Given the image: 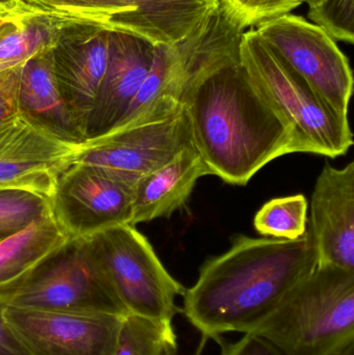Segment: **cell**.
<instances>
[{"label": "cell", "instance_id": "obj_1", "mask_svg": "<svg viewBox=\"0 0 354 355\" xmlns=\"http://www.w3.org/2000/svg\"><path fill=\"white\" fill-rule=\"evenodd\" d=\"M319 264L310 230L297 240L237 235L183 294L182 313L207 339L249 334Z\"/></svg>", "mask_w": 354, "mask_h": 355}, {"label": "cell", "instance_id": "obj_2", "mask_svg": "<svg viewBox=\"0 0 354 355\" xmlns=\"http://www.w3.org/2000/svg\"><path fill=\"white\" fill-rule=\"evenodd\" d=\"M193 147L210 175L245 186L276 158L306 153L290 126L261 97L240 62L214 71L180 100Z\"/></svg>", "mask_w": 354, "mask_h": 355}, {"label": "cell", "instance_id": "obj_3", "mask_svg": "<svg viewBox=\"0 0 354 355\" xmlns=\"http://www.w3.org/2000/svg\"><path fill=\"white\" fill-rule=\"evenodd\" d=\"M283 355H324L354 338V271L318 265L251 333Z\"/></svg>", "mask_w": 354, "mask_h": 355}, {"label": "cell", "instance_id": "obj_4", "mask_svg": "<svg viewBox=\"0 0 354 355\" xmlns=\"http://www.w3.org/2000/svg\"><path fill=\"white\" fill-rule=\"evenodd\" d=\"M239 62L258 93L294 131L306 153L336 158L353 145L348 119L341 118L262 41L245 31Z\"/></svg>", "mask_w": 354, "mask_h": 355}, {"label": "cell", "instance_id": "obj_5", "mask_svg": "<svg viewBox=\"0 0 354 355\" xmlns=\"http://www.w3.org/2000/svg\"><path fill=\"white\" fill-rule=\"evenodd\" d=\"M189 146L188 125L180 102L163 97L134 122L79 145L73 162L103 168L135 186Z\"/></svg>", "mask_w": 354, "mask_h": 355}, {"label": "cell", "instance_id": "obj_6", "mask_svg": "<svg viewBox=\"0 0 354 355\" xmlns=\"http://www.w3.org/2000/svg\"><path fill=\"white\" fill-rule=\"evenodd\" d=\"M127 313L172 322L185 288L166 270L149 240L130 225L89 238Z\"/></svg>", "mask_w": 354, "mask_h": 355}, {"label": "cell", "instance_id": "obj_7", "mask_svg": "<svg viewBox=\"0 0 354 355\" xmlns=\"http://www.w3.org/2000/svg\"><path fill=\"white\" fill-rule=\"evenodd\" d=\"M2 306L127 314L89 239H70Z\"/></svg>", "mask_w": 354, "mask_h": 355}, {"label": "cell", "instance_id": "obj_8", "mask_svg": "<svg viewBox=\"0 0 354 355\" xmlns=\"http://www.w3.org/2000/svg\"><path fill=\"white\" fill-rule=\"evenodd\" d=\"M245 29L220 0L218 8L186 37L155 46L149 74L137 98L151 104L163 97L180 102L183 94L214 71L239 62Z\"/></svg>", "mask_w": 354, "mask_h": 355}, {"label": "cell", "instance_id": "obj_9", "mask_svg": "<svg viewBox=\"0 0 354 355\" xmlns=\"http://www.w3.org/2000/svg\"><path fill=\"white\" fill-rule=\"evenodd\" d=\"M262 41L338 116L348 119L353 74L348 58L321 27L286 14L256 25Z\"/></svg>", "mask_w": 354, "mask_h": 355}, {"label": "cell", "instance_id": "obj_10", "mask_svg": "<svg viewBox=\"0 0 354 355\" xmlns=\"http://www.w3.org/2000/svg\"><path fill=\"white\" fill-rule=\"evenodd\" d=\"M218 4L220 0H52L45 8L158 46L186 37Z\"/></svg>", "mask_w": 354, "mask_h": 355}, {"label": "cell", "instance_id": "obj_11", "mask_svg": "<svg viewBox=\"0 0 354 355\" xmlns=\"http://www.w3.org/2000/svg\"><path fill=\"white\" fill-rule=\"evenodd\" d=\"M134 186L103 168L72 162L56 180L50 210L70 239H89L105 230L130 225Z\"/></svg>", "mask_w": 354, "mask_h": 355}, {"label": "cell", "instance_id": "obj_12", "mask_svg": "<svg viewBox=\"0 0 354 355\" xmlns=\"http://www.w3.org/2000/svg\"><path fill=\"white\" fill-rule=\"evenodd\" d=\"M124 315L3 306V318L28 355H114Z\"/></svg>", "mask_w": 354, "mask_h": 355}, {"label": "cell", "instance_id": "obj_13", "mask_svg": "<svg viewBox=\"0 0 354 355\" xmlns=\"http://www.w3.org/2000/svg\"><path fill=\"white\" fill-rule=\"evenodd\" d=\"M79 146L50 135L18 114L0 124V189H22L49 198Z\"/></svg>", "mask_w": 354, "mask_h": 355}, {"label": "cell", "instance_id": "obj_14", "mask_svg": "<svg viewBox=\"0 0 354 355\" xmlns=\"http://www.w3.org/2000/svg\"><path fill=\"white\" fill-rule=\"evenodd\" d=\"M310 232L318 265L354 271V162L342 168L326 164L311 200Z\"/></svg>", "mask_w": 354, "mask_h": 355}, {"label": "cell", "instance_id": "obj_15", "mask_svg": "<svg viewBox=\"0 0 354 355\" xmlns=\"http://www.w3.org/2000/svg\"><path fill=\"white\" fill-rule=\"evenodd\" d=\"M154 50L139 37L109 31L107 68L87 123V141L105 135L124 118L149 74Z\"/></svg>", "mask_w": 354, "mask_h": 355}, {"label": "cell", "instance_id": "obj_16", "mask_svg": "<svg viewBox=\"0 0 354 355\" xmlns=\"http://www.w3.org/2000/svg\"><path fill=\"white\" fill-rule=\"evenodd\" d=\"M109 31L97 29L54 48L55 73L69 112L87 141V126L107 68Z\"/></svg>", "mask_w": 354, "mask_h": 355}, {"label": "cell", "instance_id": "obj_17", "mask_svg": "<svg viewBox=\"0 0 354 355\" xmlns=\"http://www.w3.org/2000/svg\"><path fill=\"white\" fill-rule=\"evenodd\" d=\"M54 48L33 56L22 67L17 98L18 112L53 137L79 146L85 143V137L60 93Z\"/></svg>", "mask_w": 354, "mask_h": 355}, {"label": "cell", "instance_id": "obj_18", "mask_svg": "<svg viewBox=\"0 0 354 355\" xmlns=\"http://www.w3.org/2000/svg\"><path fill=\"white\" fill-rule=\"evenodd\" d=\"M209 175L193 145L185 148L135 184L131 225L170 217L186 204L197 182Z\"/></svg>", "mask_w": 354, "mask_h": 355}, {"label": "cell", "instance_id": "obj_19", "mask_svg": "<svg viewBox=\"0 0 354 355\" xmlns=\"http://www.w3.org/2000/svg\"><path fill=\"white\" fill-rule=\"evenodd\" d=\"M69 240L49 213L0 241V304L20 289Z\"/></svg>", "mask_w": 354, "mask_h": 355}, {"label": "cell", "instance_id": "obj_20", "mask_svg": "<svg viewBox=\"0 0 354 355\" xmlns=\"http://www.w3.org/2000/svg\"><path fill=\"white\" fill-rule=\"evenodd\" d=\"M53 15H35L22 26L0 37V73L23 66L33 56L57 45L62 23L54 21Z\"/></svg>", "mask_w": 354, "mask_h": 355}, {"label": "cell", "instance_id": "obj_21", "mask_svg": "<svg viewBox=\"0 0 354 355\" xmlns=\"http://www.w3.org/2000/svg\"><path fill=\"white\" fill-rule=\"evenodd\" d=\"M178 343L170 321L127 313L122 317L114 355H177Z\"/></svg>", "mask_w": 354, "mask_h": 355}, {"label": "cell", "instance_id": "obj_22", "mask_svg": "<svg viewBox=\"0 0 354 355\" xmlns=\"http://www.w3.org/2000/svg\"><path fill=\"white\" fill-rule=\"evenodd\" d=\"M308 200L303 194L268 200L258 211L254 227L260 235L297 240L308 230Z\"/></svg>", "mask_w": 354, "mask_h": 355}, {"label": "cell", "instance_id": "obj_23", "mask_svg": "<svg viewBox=\"0 0 354 355\" xmlns=\"http://www.w3.org/2000/svg\"><path fill=\"white\" fill-rule=\"evenodd\" d=\"M51 213L49 198L22 189H0V241Z\"/></svg>", "mask_w": 354, "mask_h": 355}, {"label": "cell", "instance_id": "obj_24", "mask_svg": "<svg viewBox=\"0 0 354 355\" xmlns=\"http://www.w3.org/2000/svg\"><path fill=\"white\" fill-rule=\"evenodd\" d=\"M308 16L335 41L353 44L354 0H320Z\"/></svg>", "mask_w": 354, "mask_h": 355}, {"label": "cell", "instance_id": "obj_25", "mask_svg": "<svg viewBox=\"0 0 354 355\" xmlns=\"http://www.w3.org/2000/svg\"><path fill=\"white\" fill-rule=\"evenodd\" d=\"M243 29L290 14L301 0H220Z\"/></svg>", "mask_w": 354, "mask_h": 355}, {"label": "cell", "instance_id": "obj_26", "mask_svg": "<svg viewBox=\"0 0 354 355\" xmlns=\"http://www.w3.org/2000/svg\"><path fill=\"white\" fill-rule=\"evenodd\" d=\"M214 341L220 348V355H283L269 342L255 334H245L240 340L229 342L222 337Z\"/></svg>", "mask_w": 354, "mask_h": 355}, {"label": "cell", "instance_id": "obj_27", "mask_svg": "<svg viewBox=\"0 0 354 355\" xmlns=\"http://www.w3.org/2000/svg\"><path fill=\"white\" fill-rule=\"evenodd\" d=\"M23 66L0 73V124L19 114L17 98Z\"/></svg>", "mask_w": 354, "mask_h": 355}, {"label": "cell", "instance_id": "obj_28", "mask_svg": "<svg viewBox=\"0 0 354 355\" xmlns=\"http://www.w3.org/2000/svg\"><path fill=\"white\" fill-rule=\"evenodd\" d=\"M0 355H28L3 318V306L0 304Z\"/></svg>", "mask_w": 354, "mask_h": 355}, {"label": "cell", "instance_id": "obj_29", "mask_svg": "<svg viewBox=\"0 0 354 355\" xmlns=\"http://www.w3.org/2000/svg\"><path fill=\"white\" fill-rule=\"evenodd\" d=\"M44 12H12V10H0V37L22 26L31 17Z\"/></svg>", "mask_w": 354, "mask_h": 355}, {"label": "cell", "instance_id": "obj_30", "mask_svg": "<svg viewBox=\"0 0 354 355\" xmlns=\"http://www.w3.org/2000/svg\"><path fill=\"white\" fill-rule=\"evenodd\" d=\"M0 4L8 10L14 12H44L46 8L35 3V0H0Z\"/></svg>", "mask_w": 354, "mask_h": 355}, {"label": "cell", "instance_id": "obj_31", "mask_svg": "<svg viewBox=\"0 0 354 355\" xmlns=\"http://www.w3.org/2000/svg\"><path fill=\"white\" fill-rule=\"evenodd\" d=\"M324 355H354V338L343 342L338 347Z\"/></svg>", "mask_w": 354, "mask_h": 355}, {"label": "cell", "instance_id": "obj_32", "mask_svg": "<svg viewBox=\"0 0 354 355\" xmlns=\"http://www.w3.org/2000/svg\"><path fill=\"white\" fill-rule=\"evenodd\" d=\"M208 340L209 339H207V338L203 337V336H202L201 342H200L199 345H197V349L195 350V352H193V355H203L204 350H205L206 344H207Z\"/></svg>", "mask_w": 354, "mask_h": 355}, {"label": "cell", "instance_id": "obj_33", "mask_svg": "<svg viewBox=\"0 0 354 355\" xmlns=\"http://www.w3.org/2000/svg\"><path fill=\"white\" fill-rule=\"evenodd\" d=\"M319 1L320 0H301V2H303V3H307L309 8L315 6V4H317Z\"/></svg>", "mask_w": 354, "mask_h": 355}, {"label": "cell", "instance_id": "obj_34", "mask_svg": "<svg viewBox=\"0 0 354 355\" xmlns=\"http://www.w3.org/2000/svg\"><path fill=\"white\" fill-rule=\"evenodd\" d=\"M35 3L37 4V6H41V8H44L45 6V4L47 3V2L52 1V0H35Z\"/></svg>", "mask_w": 354, "mask_h": 355}, {"label": "cell", "instance_id": "obj_35", "mask_svg": "<svg viewBox=\"0 0 354 355\" xmlns=\"http://www.w3.org/2000/svg\"><path fill=\"white\" fill-rule=\"evenodd\" d=\"M0 10H6V8H3V6H2L1 4H0ZM12 12H14V10H12Z\"/></svg>", "mask_w": 354, "mask_h": 355}]
</instances>
